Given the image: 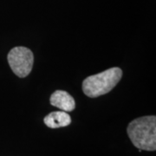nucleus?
<instances>
[{
	"label": "nucleus",
	"instance_id": "f257e3e1",
	"mask_svg": "<svg viewBox=\"0 0 156 156\" xmlns=\"http://www.w3.org/2000/svg\"><path fill=\"white\" fill-rule=\"evenodd\" d=\"M128 137L140 150H156V116L147 115L136 118L127 128Z\"/></svg>",
	"mask_w": 156,
	"mask_h": 156
},
{
	"label": "nucleus",
	"instance_id": "f03ea898",
	"mask_svg": "<svg viewBox=\"0 0 156 156\" xmlns=\"http://www.w3.org/2000/svg\"><path fill=\"white\" fill-rule=\"evenodd\" d=\"M122 77V70L120 68H110L84 79L82 85L83 91L90 98L106 95L116 86Z\"/></svg>",
	"mask_w": 156,
	"mask_h": 156
},
{
	"label": "nucleus",
	"instance_id": "7ed1b4c3",
	"mask_svg": "<svg viewBox=\"0 0 156 156\" xmlns=\"http://www.w3.org/2000/svg\"><path fill=\"white\" fill-rule=\"evenodd\" d=\"M7 59L12 72L18 77H26L32 70L34 55L32 51L26 47L18 46L11 49Z\"/></svg>",
	"mask_w": 156,
	"mask_h": 156
},
{
	"label": "nucleus",
	"instance_id": "20e7f679",
	"mask_svg": "<svg viewBox=\"0 0 156 156\" xmlns=\"http://www.w3.org/2000/svg\"><path fill=\"white\" fill-rule=\"evenodd\" d=\"M50 102L52 106L62 111L71 112L76 108V101L71 95L64 90H56L50 95Z\"/></svg>",
	"mask_w": 156,
	"mask_h": 156
},
{
	"label": "nucleus",
	"instance_id": "39448f33",
	"mask_svg": "<svg viewBox=\"0 0 156 156\" xmlns=\"http://www.w3.org/2000/svg\"><path fill=\"white\" fill-rule=\"evenodd\" d=\"M44 124L50 128L67 127L71 123V117L65 111H54L47 115L44 119Z\"/></svg>",
	"mask_w": 156,
	"mask_h": 156
}]
</instances>
